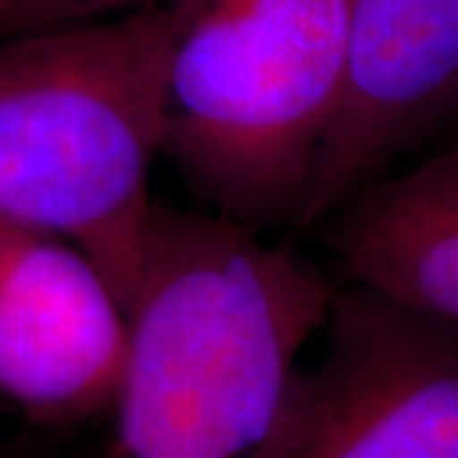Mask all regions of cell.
Masks as SVG:
<instances>
[{
  "label": "cell",
  "mask_w": 458,
  "mask_h": 458,
  "mask_svg": "<svg viewBox=\"0 0 458 458\" xmlns=\"http://www.w3.org/2000/svg\"><path fill=\"white\" fill-rule=\"evenodd\" d=\"M336 285L216 214L153 201L105 458H250Z\"/></svg>",
  "instance_id": "cell-1"
},
{
  "label": "cell",
  "mask_w": 458,
  "mask_h": 458,
  "mask_svg": "<svg viewBox=\"0 0 458 458\" xmlns=\"http://www.w3.org/2000/svg\"><path fill=\"white\" fill-rule=\"evenodd\" d=\"M176 0L0 38V216L80 247L128 311L164 153Z\"/></svg>",
  "instance_id": "cell-2"
},
{
  "label": "cell",
  "mask_w": 458,
  "mask_h": 458,
  "mask_svg": "<svg viewBox=\"0 0 458 458\" xmlns=\"http://www.w3.org/2000/svg\"><path fill=\"white\" fill-rule=\"evenodd\" d=\"M164 156L216 216L298 225L342 99L346 0H176Z\"/></svg>",
  "instance_id": "cell-3"
},
{
  "label": "cell",
  "mask_w": 458,
  "mask_h": 458,
  "mask_svg": "<svg viewBox=\"0 0 458 458\" xmlns=\"http://www.w3.org/2000/svg\"><path fill=\"white\" fill-rule=\"evenodd\" d=\"M250 458H458V327L336 288L318 357L293 367Z\"/></svg>",
  "instance_id": "cell-4"
},
{
  "label": "cell",
  "mask_w": 458,
  "mask_h": 458,
  "mask_svg": "<svg viewBox=\"0 0 458 458\" xmlns=\"http://www.w3.org/2000/svg\"><path fill=\"white\" fill-rule=\"evenodd\" d=\"M128 318L80 247L0 216V397L36 426L117 403Z\"/></svg>",
  "instance_id": "cell-5"
},
{
  "label": "cell",
  "mask_w": 458,
  "mask_h": 458,
  "mask_svg": "<svg viewBox=\"0 0 458 458\" xmlns=\"http://www.w3.org/2000/svg\"><path fill=\"white\" fill-rule=\"evenodd\" d=\"M342 99L298 227L324 225L458 99V0H346Z\"/></svg>",
  "instance_id": "cell-6"
},
{
  "label": "cell",
  "mask_w": 458,
  "mask_h": 458,
  "mask_svg": "<svg viewBox=\"0 0 458 458\" xmlns=\"http://www.w3.org/2000/svg\"><path fill=\"white\" fill-rule=\"evenodd\" d=\"M352 283L458 327V146L379 176L327 219Z\"/></svg>",
  "instance_id": "cell-7"
},
{
  "label": "cell",
  "mask_w": 458,
  "mask_h": 458,
  "mask_svg": "<svg viewBox=\"0 0 458 458\" xmlns=\"http://www.w3.org/2000/svg\"><path fill=\"white\" fill-rule=\"evenodd\" d=\"M164 3L171 0H0V38L99 23Z\"/></svg>",
  "instance_id": "cell-8"
},
{
  "label": "cell",
  "mask_w": 458,
  "mask_h": 458,
  "mask_svg": "<svg viewBox=\"0 0 458 458\" xmlns=\"http://www.w3.org/2000/svg\"><path fill=\"white\" fill-rule=\"evenodd\" d=\"M0 458H31V456H13V454H3ZM99 458H105V456H99Z\"/></svg>",
  "instance_id": "cell-9"
}]
</instances>
